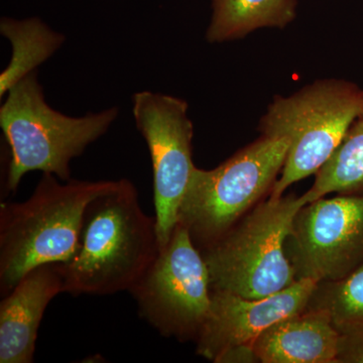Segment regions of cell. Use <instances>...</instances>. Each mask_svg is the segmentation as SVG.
Listing matches in <instances>:
<instances>
[{"instance_id":"cell-1","label":"cell","mask_w":363,"mask_h":363,"mask_svg":"<svg viewBox=\"0 0 363 363\" xmlns=\"http://www.w3.org/2000/svg\"><path fill=\"white\" fill-rule=\"evenodd\" d=\"M160 252L156 217L143 211L133 182L117 180L86 208L77 252L64 264V293L130 292Z\"/></svg>"},{"instance_id":"cell-2","label":"cell","mask_w":363,"mask_h":363,"mask_svg":"<svg viewBox=\"0 0 363 363\" xmlns=\"http://www.w3.org/2000/svg\"><path fill=\"white\" fill-rule=\"evenodd\" d=\"M116 181L63 182L43 173L23 202L0 205V294L7 295L40 264H67L79 247L88 204Z\"/></svg>"},{"instance_id":"cell-3","label":"cell","mask_w":363,"mask_h":363,"mask_svg":"<svg viewBox=\"0 0 363 363\" xmlns=\"http://www.w3.org/2000/svg\"><path fill=\"white\" fill-rule=\"evenodd\" d=\"M0 126L9 147L6 191L14 193L21 179L33 171L71 179V162L107 133L118 117L111 107L97 113L71 117L45 101L38 71L28 74L6 93Z\"/></svg>"},{"instance_id":"cell-4","label":"cell","mask_w":363,"mask_h":363,"mask_svg":"<svg viewBox=\"0 0 363 363\" xmlns=\"http://www.w3.org/2000/svg\"><path fill=\"white\" fill-rule=\"evenodd\" d=\"M304 197H269L259 203L222 238L201 250L212 292L262 298L297 281L286 241Z\"/></svg>"},{"instance_id":"cell-5","label":"cell","mask_w":363,"mask_h":363,"mask_svg":"<svg viewBox=\"0 0 363 363\" xmlns=\"http://www.w3.org/2000/svg\"><path fill=\"white\" fill-rule=\"evenodd\" d=\"M289 147L286 138L262 135L213 169L196 167L179 210L178 223L187 229L200 252L271 194Z\"/></svg>"},{"instance_id":"cell-6","label":"cell","mask_w":363,"mask_h":363,"mask_svg":"<svg viewBox=\"0 0 363 363\" xmlns=\"http://www.w3.org/2000/svg\"><path fill=\"white\" fill-rule=\"evenodd\" d=\"M362 116V91L339 81L315 83L274 99L260 130L264 136L286 138L290 147L269 197H281L293 184L316 175Z\"/></svg>"},{"instance_id":"cell-7","label":"cell","mask_w":363,"mask_h":363,"mask_svg":"<svg viewBox=\"0 0 363 363\" xmlns=\"http://www.w3.org/2000/svg\"><path fill=\"white\" fill-rule=\"evenodd\" d=\"M130 293L140 317L162 336L197 340L209 316L212 290L204 257L185 227L177 224Z\"/></svg>"},{"instance_id":"cell-8","label":"cell","mask_w":363,"mask_h":363,"mask_svg":"<svg viewBox=\"0 0 363 363\" xmlns=\"http://www.w3.org/2000/svg\"><path fill=\"white\" fill-rule=\"evenodd\" d=\"M133 114L152 160L155 217L162 250L178 224L179 210L196 169L193 123L186 101L150 91L133 95Z\"/></svg>"},{"instance_id":"cell-9","label":"cell","mask_w":363,"mask_h":363,"mask_svg":"<svg viewBox=\"0 0 363 363\" xmlns=\"http://www.w3.org/2000/svg\"><path fill=\"white\" fill-rule=\"evenodd\" d=\"M286 253L296 279L338 281L363 266V195L320 198L301 208Z\"/></svg>"},{"instance_id":"cell-10","label":"cell","mask_w":363,"mask_h":363,"mask_svg":"<svg viewBox=\"0 0 363 363\" xmlns=\"http://www.w3.org/2000/svg\"><path fill=\"white\" fill-rule=\"evenodd\" d=\"M316 279H298L281 292L262 298L212 292V303L196 343V353L216 363L234 346L252 345L262 332L277 322L307 308Z\"/></svg>"},{"instance_id":"cell-11","label":"cell","mask_w":363,"mask_h":363,"mask_svg":"<svg viewBox=\"0 0 363 363\" xmlns=\"http://www.w3.org/2000/svg\"><path fill=\"white\" fill-rule=\"evenodd\" d=\"M64 264H40L0 302V363H32L40 322L50 302L64 293Z\"/></svg>"},{"instance_id":"cell-12","label":"cell","mask_w":363,"mask_h":363,"mask_svg":"<svg viewBox=\"0 0 363 363\" xmlns=\"http://www.w3.org/2000/svg\"><path fill=\"white\" fill-rule=\"evenodd\" d=\"M339 340L329 315L307 307L262 332L252 347L260 363H337Z\"/></svg>"},{"instance_id":"cell-13","label":"cell","mask_w":363,"mask_h":363,"mask_svg":"<svg viewBox=\"0 0 363 363\" xmlns=\"http://www.w3.org/2000/svg\"><path fill=\"white\" fill-rule=\"evenodd\" d=\"M0 32L13 45L11 63L0 76L1 97L21 79L37 71L65 40L62 33L54 32L39 18L16 21L4 18Z\"/></svg>"},{"instance_id":"cell-14","label":"cell","mask_w":363,"mask_h":363,"mask_svg":"<svg viewBox=\"0 0 363 363\" xmlns=\"http://www.w3.org/2000/svg\"><path fill=\"white\" fill-rule=\"evenodd\" d=\"M296 0H213L206 33L209 43L238 39L266 26H285L295 16Z\"/></svg>"},{"instance_id":"cell-15","label":"cell","mask_w":363,"mask_h":363,"mask_svg":"<svg viewBox=\"0 0 363 363\" xmlns=\"http://www.w3.org/2000/svg\"><path fill=\"white\" fill-rule=\"evenodd\" d=\"M332 193L363 195V117L352 124L303 197L308 204Z\"/></svg>"},{"instance_id":"cell-16","label":"cell","mask_w":363,"mask_h":363,"mask_svg":"<svg viewBox=\"0 0 363 363\" xmlns=\"http://www.w3.org/2000/svg\"><path fill=\"white\" fill-rule=\"evenodd\" d=\"M307 307L327 313L339 333L363 327V266L338 281H318Z\"/></svg>"},{"instance_id":"cell-17","label":"cell","mask_w":363,"mask_h":363,"mask_svg":"<svg viewBox=\"0 0 363 363\" xmlns=\"http://www.w3.org/2000/svg\"><path fill=\"white\" fill-rule=\"evenodd\" d=\"M337 363H363V327L340 333Z\"/></svg>"},{"instance_id":"cell-18","label":"cell","mask_w":363,"mask_h":363,"mask_svg":"<svg viewBox=\"0 0 363 363\" xmlns=\"http://www.w3.org/2000/svg\"><path fill=\"white\" fill-rule=\"evenodd\" d=\"M259 362L252 345L245 344V345L234 346L224 352L217 359L216 363H255Z\"/></svg>"},{"instance_id":"cell-19","label":"cell","mask_w":363,"mask_h":363,"mask_svg":"<svg viewBox=\"0 0 363 363\" xmlns=\"http://www.w3.org/2000/svg\"><path fill=\"white\" fill-rule=\"evenodd\" d=\"M362 117H363V116Z\"/></svg>"}]
</instances>
